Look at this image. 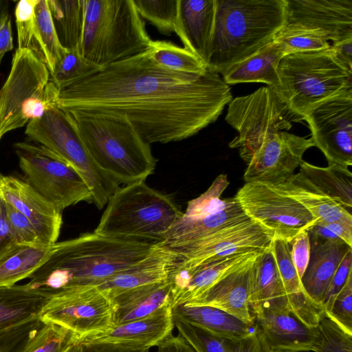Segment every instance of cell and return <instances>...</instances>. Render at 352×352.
I'll list each match as a JSON object with an SVG mask.
<instances>
[{"label":"cell","instance_id":"1","mask_svg":"<svg viewBox=\"0 0 352 352\" xmlns=\"http://www.w3.org/2000/svg\"><path fill=\"white\" fill-rule=\"evenodd\" d=\"M232 99L218 73L166 69L148 49L62 89L58 105L67 112L124 116L151 144L195 135L215 122Z\"/></svg>","mask_w":352,"mask_h":352},{"label":"cell","instance_id":"2","mask_svg":"<svg viewBox=\"0 0 352 352\" xmlns=\"http://www.w3.org/2000/svg\"><path fill=\"white\" fill-rule=\"evenodd\" d=\"M161 243L113 238L94 231L85 233L56 243L50 257L27 284L51 294L70 287L96 286L141 261Z\"/></svg>","mask_w":352,"mask_h":352},{"label":"cell","instance_id":"3","mask_svg":"<svg viewBox=\"0 0 352 352\" xmlns=\"http://www.w3.org/2000/svg\"><path fill=\"white\" fill-rule=\"evenodd\" d=\"M285 25V0H217L207 68L222 74L272 42Z\"/></svg>","mask_w":352,"mask_h":352},{"label":"cell","instance_id":"4","mask_svg":"<svg viewBox=\"0 0 352 352\" xmlns=\"http://www.w3.org/2000/svg\"><path fill=\"white\" fill-rule=\"evenodd\" d=\"M97 166L120 184L145 181L156 167L151 144L129 120L116 113L68 112Z\"/></svg>","mask_w":352,"mask_h":352},{"label":"cell","instance_id":"5","mask_svg":"<svg viewBox=\"0 0 352 352\" xmlns=\"http://www.w3.org/2000/svg\"><path fill=\"white\" fill-rule=\"evenodd\" d=\"M151 38L133 0H85L78 51L102 69L150 48Z\"/></svg>","mask_w":352,"mask_h":352},{"label":"cell","instance_id":"6","mask_svg":"<svg viewBox=\"0 0 352 352\" xmlns=\"http://www.w3.org/2000/svg\"><path fill=\"white\" fill-rule=\"evenodd\" d=\"M94 232L123 239L163 242L183 212L167 195L144 181L118 187Z\"/></svg>","mask_w":352,"mask_h":352},{"label":"cell","instance_id":"7","mask_svg":"<svg viewBox=\"0 0 352 352\" xmlns=\"http://www.w3.org/2000/svg\"><path fill=\"white\" fill-rule=\"evenodd\" d=\"M277 73L278 83L270 88L298 121L327 100L352 91V73L329 49L286 54Z\"/></svg>","mask_w":352,"mask_h":352},{"label":"cell","instance_id":"8","mask_svg":"<svg viewBox=\"0 0 352 352\" xmlns=\"http://www.w3.org/2000/svg\"><path fill=\"white\" fill-rule=\"evenodd\" d=\"M25 135L56 154L75 169L88 184L92 203L103 208L119 185L95 164L71 114L54 107L38 119L28 122Z\"/></svg>","mask_w":352,"mask_h":352},{"label":"cell","instance_id":"9","mask_svg":"<svg viewBox=\"0 0 352 352\" xmlns=\"http://www.w3.org/2000/svg\"><path fill=\"white\" fill-rule=\"evenodd\" d=\"M14 146L26 182L59 210L81 201L92 203L87 182L56 154L37 143Z\"/></svg>","mask_w":352,"mask_h":352},{"label":"cell","instance_id":"10","mask_svg":"<svg viewBox=\"0 0 352 352\" xmlns=\"http://www.w3.org/2000/svg\"><path fill=\"white\" fill-rule=\"evenodd\" d=\"M238 135L229 143L230 148L244 153L272 135L287 131L292 122H298L278 95L269 87L232 99L225 118Z\"/></svg>","mask_w":352,"mask_h":352},{"label":"cell","instance_id":"11","mask_svg":"<svg viewBox=\"0 0 352 352\" xmlns=\"http://www.w3.org/2000/svg\"><path fill=\"white\" fill-rule=\"evenodd\" d=\"M245 214L274 239L291 243L317 219L298 201L272 184L245 183L234 195Z\"/></svg>","mask_w":352,"mask_h":352},{"label":"cell","instance_id":"12","mask_svg":"<svg viewBox=\"0 0 352 352\" xmlns=\"http://www.w3.org/2000/svg\"><path fill=\"white\" fill-rule=\"evenodd\" d=\"M228 184L227 175L221 174L205 192L189 201L163 243L177 248L250 219L234 197L221 198Z\"/></svg>","mask_w":352,"mask_h":352},{"label":"cell","instance_id":"13","mask_svg":"<svg viewBox=\"0 0 352 352\" xmlns=\"http://www.w3.org/2000/svg\"><path fill=\"white\" fill-rule=\"evenodd\" d=\"M38 317L72 331L79 339L113 326L110 300L93 285L52 293Z\"/></svg>","mask_w":352,"mask_h":352},{"label":"cell","instance_id":"14","mask_svg":"<svg viewBox=\"0 0 352 352\" xmlns=\"http://www.w3.org/2000/svg\"><path fill=\"white\" fill-rule=\"evenodd\" d=\"M274 240V236L272 232L261 228L250 219L171 249L178 256V266L192 268L236 254L269 251Z\"/></svg>","mask_w":352,"mask_h":352},{"label":"cell","instance_id":"15","mask_svg":"<svg viewBox=\"0 0 352 352\" xmlns=\"http://www.w3.org/2000/svg\"><path fill=\"white\" fill-rule=\"evenodd\" d=\"M50 80V72L30 50L17 49L9 76L0 89V139L28 122L23 110Z\"/></svg>","mask_w":352,"mask_h":352},{"label":"cell","instance_id":"16","mask_svg":"<svg viewBox=\"0 0 352 352\" xmlns=\"http://www.w3.org/2000/svg\"><path fill=\"white\" fill-rule=\"evenodd\" d=\"M304 120L328 166L349 168L352 165V91L322 103Z\"/></svg>","mask_w":352,"mask_h":352},{"label":"cell","instance_id":"17","mask_svg":"<svg viewBox=\"0 0 352 352\" xmlns=\"http://www.w3.org/2000/svg\"><path fill=\"white\" fill-rule=\"evenodd\" d=\"M312 146L314 144L311 138L287 131L272 135L251 150L239 155L246 163L245 182L276 184L287 180L303 161L305 151Z\"/></svg>","mask_w":352,"mask_h":352},{"label":"cell","instance_id":"18","mask_svg":"<svg viewBox=\"0 0 352 352\" xmlns=\"http://www.w3.org/2000/svg\"><path fill=\"white\" fill-rule=\"evenodd\" d=\"M19 49H28L52 74L67 49L60 43L47 0H21L16 6Z\"/></svg>","mask_w":352,"mask_h":352},{"label":"cell","instance_id":"19","mask_svg":"<svg viewBox=\"0 0 352 352\" xmlns=\"http://www.w3.org/2000/svg\"><path fill=\"white\" fill-rule=\"evenodd\" d=\"M254 317L263 352L313 351L316 328L307 326L289 309H264Z\"/></svg>","mask_w":352,"mask_h":352},{"label":"cell","instance_id":"20","mask_svg":"<svg viewBox=\"0 0 352 352\" xmlns=\"http://www.w3.org/2000/svg\"><path fill=\"white\" fill-rule=\"evenodd\" d=\"M0 195L30 221L44 246L57 243L63 223L62 212L26 181L14 176H3Z\"/></svg>","mask_w":352,"mask_h":352},{"label":"cell","instance_id":"21","mask_svg":"<svg viewBox=\"0 0 352 352\" xmlns=\"http://www.w3.org/2000/svg\"><path fill=\"white\" fill-rule=\"evenodd\" d=\"M175 327L170 302L146 317L113 325L80 338L78 344H112L135 349L158 346L172 335Z\"/></svg>","mask_w":352,"mask_h":352},{"label":"cell","instance_id":"22","mask_svg":"<svg viewBox=\"0 0 352 352\" xmlns=\"http://www.w3.org/2000/svg\"><path fill=\"white\" fill-rule=\"evenodd\" d=\"M286 24L323 32L332 43L352 38V0H285Z\"/></svg>","mask_w":352,"mask_h":352},{"label":"cell","instance_id":"23","mask_svg":"<svg viewBox=\"0 0 352 352\" xmlns=\"http://www.w3.org/2000/svg\"><path fill=\"white\" fill-rule=\"evenodd\" d=\"M261 253L236 254L192 268L182 267L177 263L168 278L171 283V307L188 303L200 296L219 279L252 262Z\"/></svg>","mask_w":352,"mask_h":352},{"label":"cell","instance_id":"24","mask_svg":"<svg viewBox=\"0 0 352 352\" xmlns=\"http://www.w3.org/2000/svg\"><path fill=\"white\" fill-rule=\"evenodd\" d=\"M217 0H178L175 32L188 49L208 66Z\"/></svg>","mask_w":352,"mask_h":352},{"label":"cell","instance_id":"25","mask_svg":"<svg viewBox=\"0 0 352 352\" xmlns=\"http://www.w3.org/2000/svg\"><path fill=\"white\" fill-rule=\"evenodd\" d=\"M257 258L221 278L200 296L186 304L218 308L248 324H254L249 297L253 267Z\"/></svg>","mask_w":352,"mask_h":352},{"label":"cell","instance_id":"26","mask_svg":"<svg viewBox=\"0 0 352 352\" xmlns=\"http://www.w3.org/2000/svg\"><path fill=\"white\" fill-rule=\"evenodd\" d=\"M178 260L177 253L162 242L145 258L96 287L109 299L131 289L168 280Z\"/></svg>","mask_w":352,"mask_h":352},{"label":"cell","instance_id":"27","mask_svg":"<svg viewBox=\"0 0 352 352\" xmlns=\"http://www.w3.org/2000/svg\"><path fill=\"white\" fill-rule=\"evenodd\" d=\"M309 241L310 258L300 281L309 298L323 307L331 280L344 256L352 250V247L342 239L309 238Z\"/></svg>","mask_w":352,"mask_h":352},{"label":"cell","instance_id":"28","mask_svg":"<svg viewBox=\"0 0 352 352\" xmlns=\"http://www.w3.org/2000/svg\"><path fill=\"white\" fill-rule=\"evenodd\" d=\"M271 251L290 311L307 326L316 328L324 315V309L305 294L292 258L291 243L274 239Z\"/></svg>","mask_w":352,"mask_h":352},{"label":"cell","instance_id":"29","mask_svg":"<svg viewBox=\"0 0 352 352\" xmlns=\"http://www.w3.org/2000/svg\"><path fill=\"white\" fill-rule=\"evenodd\" d=\"M169 279L142 285L119 293L110 298L113 325L148 316L170 302Z\"/></svg>","mask_w":352,"mask_h":352},{"label":"cell","instance_id":"30","mask_svg":"<svg viewBox=\"0 0 352 352\" xmlns=\"http://www.w3.org/2000/svg\"><path fill=\"white\" fill-rule=\"evenodd\" d=\"M249 303L253 316L267 308L289 309L271 250L261 254L254 264Z\"/></svg>","mask_w":352,"mask_h":352},{"label":"cell","instance_id":"31","mask_svg":"<svg viewBox=\"0 0 352 352\" xmlns=\"http://www.w3.org/2000/svg\"><path fill=\"white\" fill-rule=\"evenodd\" d=\"M285 55L280 43L273 40L254 55L232 65L221 75L227 85L265 83L269 87L278 83L277 67Z\"/></svg>","mask_w":352,"mask_h":352},{"label":"cell","instance_id":"32","mask_svg":"<svg viewBox=\"0 0 352 352\" xmlns=\"http://www.w3.org/2000/svg\"><path fill=\"white\" fill-rule=\"evenodd\" d=\"M174 317L182 319L217 336L239 339L256 333L254 324L210 306L182 304L172 308Z\"/></svg>","mask_w":352,"mask_h":352},{"label":"cell","instance_id":"33","mask_svg":"<svg viewBox=\"0 0 352 352\" xmlns=\"http://www.w3.org/2000/svg\"><path fill=\"white\" fill-rule=\"evenodd\" d=\"M50 295L27 283L0 287V333L38 317Z\"/></svg>","mask_w":352,"mask_h":352},{"label":"cell","instance_id":"34","mask_svg":"<svg viewBox=\"0 0 352 352\" xmlns=\"http://www.w3.org/2000/svg\"><path fill=\"white\" fill-rule=\"evenodd\" d=\"M275 185L302 205L317 220L352 221L351 211L321 193L298 173Z\"/></svg>","mask_w":352,"mask_h":352},{"label":"cell","instance_id":"35","mask_svg":"<svg viewBox=\"0 0 352 352\" xmlns=\"http://www.w3.org/2000/svg\"><path fill=\"white\" fill-rule=\"evenodd\" d=\"M298 173L317 190L351 212L352 174L336 165L319 167L302 161Z\"/></svg>","mask_w":352,"mask_h":352},{"label":"cell","instance_id":"36","mask_svg":"<svg viewBox=\"0 0 352 352\" xmlns=\"http://www.w3.org/2000/svg\"><path fill=\"white\" fill-rule=\"evenodd\" d=\"M174 324L197 352H263L257 334L239 339L213 335L182 319L174 317Z\"/></svg>","mask_w":352,"mask_h":352},{"label":"cell","instance_id":"37","mask_svg":"<svg viewBox=\"0 0 352 352\" xmlns=\"http://www.w3.org/2000/svg\"><path fill=\"white\" fill-rule=\"evenodd\" d=\"M53 245H13L0 257V287L12 286L30 278L50 257Z\"/></svg>","mask_w":352,"mask_h":352},{"label":"cell","instance_id":"38","mask_svg":"<svg viewBox=\"0 0 352 352\" xmlns=\"http://www.w3.org/2000/svg\"><path fill=\"white\" fill-rule=\"evenodd\" d=\"M48 3L61 45L67 50H78L82 33L85 0H51Z\"/></svg>","mask_w":352,"mask_h":352},{"label":"cell","instance_id":"39","mask_svg":"<svg viewBox=\"0 0 352 352\" xmlns=\"http://www.w3.org/2000/svg\"><path fill=\"white\" fill-rule=\"evenodd\" d=\"M149 49L153 59L166 69L198 76L204 75L208 69L190 50L170 41H152Z\"/></svg>","mask_w":352,"mask_h":352},{"label":"cell","instance_id":"40","mask_svg":"<svg viewBox=\"0 0 352 352\" xmlns=\"http://www.w3.org/2000/svg\"><path fill=\"white\" fill-rule=\"evenodd\" d=\"M274 40L280 44L285 55L327 50L331 46L321 30L294 23L286 24Z\"/></svg>","mask_w":352,"mask_h":352},{"label":"cell","instance_id":"41","mask_svg":"<svg viewBox=\"0 0 352 352\" xmlns=\"http://www.w3.org/2000/svg\"><path fill=\"white\" fill-rule=\"evenodd\" d=\"M78 336L72 331L52 322H43L22 352H66L78 344Z\"/></svg>","mask_w":352,"mask_h":352},{"label":"cell","instance_id":"42","mask_svg":"<svg viewBox=\"0 0 352 352\" xmlns=\"http://www.w3.org/2000/svg\"><path fill=\"white\" fill-rule=\"evenodd\" d=\"M100 69L85 60L78 50L67 49L54 72L50 75V80L60 91Z\"/></svg>","mask_w":352,"mask_h":352},{"label":"cell","instance_id":"43","mask_svg":"<svg viewBox=\"0 0 352 352\" xmlns=\"http://www.w3.org/2000/svg\"><path fill=\"white\" fill-rule=\"evenodd\" d=\"M140 16L164 34L175 32L178 0H133Z\"/></svg>","mask_w":352,"mask_h":352},{"label":"cell","instance_id":"44","mask_svg":"<svg viewBox=\"0 0 352 352\" xmlns=\"http://www.w3.org/2000/svg\"><path fill=\"white\" fill-rule=\"evenodd\" d=\"M316 328L317 338L314 352H352V334L325 314Z\"/></svg>","mask_w":352,"mask_h":352},{"label":"cell","instance_id":"45","mask_svg":"<svg viewBox=\"0 0 352 352\" xmlns=\"http://www.w3.org/2000/svg\"><path fill=\"white\" fill-rule=\"evenodd\" d=\"M43 324L36 317L1 333L0 352H22Z\"/></svg>","mask_w":352,"mask_h":352},{"label":"cell","instance_id":"46","mask_svg":"<svg viewBox=\"0 0 352 352\" xmlns=\"http://www.w3.org/2000/svg\"><path fill=\"white\" fill-rule=\"evenodd\" d=\"M8 223L17 244L44 246L30 221L11 204L5 201Z\"/></svg>","mask_w":352,"mask_h":352},{"label":"cell","instance_id":"47","mask_svg":"<svg viewBox=\"0 0 352 352\" xmlns=\"http://www.w3.org/2000/svg\"><path fill=\"white\" fill-rule=\"evenodd\" d=\"M324 314L352 334V275L336 296L330 311Z\"/></svg>","mask_w":352,"mask_h":352},{"label":"cell","instance_id":"48","mask_svg":"<svg viewBox=\"0 0 352 352\" xmlns=\"http://www.w3.org/2000/svg\"><path fill=\"white\" fill-rule=\"evenodd\" d=\"M59 89L50 80L46 84L43 91L32 99L23 110V117L25 121L38 119L50 109L58 106Z\"/></svg>","mask_w":352,"mask_h":352},{"label":"cell","instance_id":"49","mask_svg":"<svg viewBox=\"0 0 352 352\" xmlns=\"http://www.w3.org/2000/svg\"><path fill=\"white\" fill-rule=\"evenodd\" d=\"M351 275L352 250L344 256L331 280L322 305L324 313H328L330 311L336 296Z\"/></svg>","mask_w":352,"mask_h":352},{"label":"cell","instance_id":"50","mask_svg":"<svg viewBox=\"0 0 352 352\" xmlns=\"http://www.w3.org/2000/svg\"><path fill=\"white\" fill-rule=\"evenodd\" d=\"M310 251V241L307 231L301 232L292 241V258L300 279L302 278L309 263Z\"/></svg>","mask_w":352,"mask_h":352},{"label":"cell","instance_id":"51","mask_svg":"<svg viewBox=\"0 0 352 352\" xmlns=\"http://www.w3.org/2000/svg\"><path fill=\"white\" fill-rule=\"evenodd\" d=\"M329 50L334 58L352 73V38L331 43Z\"/></svg>","mask_w":352,"mask_h":352},{"label":"cell","instance_id":"52","mask_svg":"<svg viewBox=\"0 0 352 352\" xmlns=\"http://www.w3.org/2000/svg\"><path fill=\"white\" fill-rule=\"evenodd\" d=\"M13 47L11 17L4 6L0 12V64L5 54Z\"/></svg>","mask_w":352,"mask_h":352},{"label":"cell","instance_id":"53","mask_svg":"<svg viewBox=\"0 0 352 352\" xmlns=\"http://www.w3.org/2000/svg\"><path fill=\"white\" fill-rule=\"evenodd\" d=\"M15 244L8 223L5 201L0 195V257Z\"/></svg>","mask_w":352,"mask_h":352},{"label":"cell","instance_id":"54","mask_svg":"<svg viewBox=\"0 0 352 352\" xmlns=\"http://www.w3.org/2000/svg\"><path fill=\"white\" fill-rule=\"evenodd\" d=\"M316 223L326 227L343 241L352 247V221H337L325 222L317 220Z\"/></svg>","mask_w":352,"mask_h":352},{"label":"cell","instance_id":"55","mask_svg":"<svg viewBox=\"0 0 352 352\" xmlns=\"http://www.w3.org/2000/svg\"><path fill=\"white\" fill-rule=\"evenodd\" d=\"M156 352H197L181 336H170L157 346Z\"/></svg>","mask_w":352,"mask_h":352},{"label":"cell","instance_id":"56","mask_svg":"<svg viewBox=\"0 0 352 352\" xmlns=\"http://www.w3.org/2000/svg\"><path fill=\"white\" fill-rule=\"evenodd\" d=\"M79 344L80 352H149V349H135L112 344L97 343Z\"/></svg>","mask_w":352,"mask_h":352},{"label":"cell","instance_id":"57","mask_svg":"<svg viewBox=\"0 0 352 352\" xmlns=\"http://www.w3.org/2000/svg\"><path fill=\"white\" fill-rule=\"evenodd\" d=\"M66 352H80V344H76L72 346Z\"/></svg>","mask_w":352,"mask_h":352},{"label":"cell","instance_id":"58","mask_svg":"<svg viewBox=\"0 0 352 352\" xmlns=\"http://www.w3.org/2000/svg\"><path fill=\"white\" fill-rule=\"evenodd\" d=\"M3 177V175L0 173V184H1V179Z\"/></svg>","mask_w":352,"mask_h":352},{"label":"cell","instance_id":"59","mask_svg":"<svg viewBox=\"0 0 352 352\" xmlns=\"http://www.w3.org/2000/svg\"><path fill=\"white\" fill-rule=\"evenodd\" d=\"M1 1H0V10H1Z\"/></svg>","mask_w":352,"mask_h":352}]
</instances>
